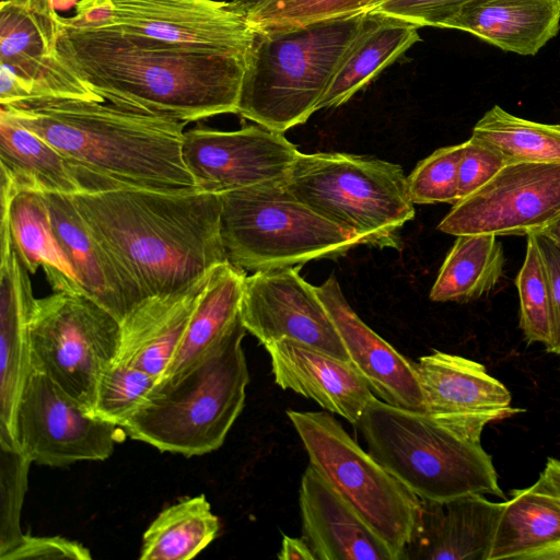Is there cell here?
Wrapping results in <instances>:
<instances>
[{
    "label": "cell",
    "instance_id": "obj_1",
    "mask_svg": "<svg viewBox=\"0 0 560 560\" xmlns=\"http://www.w3.org/2000/svg\"><path fill=\"white\" fill-rule=\"evenodd\" d=\"M57 21V57L104 101L186 122L237 114L245 57Z\"/></svg>",
    "mask_w": 560,
    "mask_h": 560
},
{
    "label": "cell",
    "instance_id": "obj_2",
    "mask_svg": "<svg viewBox=\"0 0 560 560\" xmlns=\"http://www.w3.org/2000/svg\"><path fill=\"white\" fill-rule=\"evenodd\" d=\"M0 110L57 149L82 192L198 191L182 154L186 121L72 97L27 98Z\"/></svg>",
    "mask_w": 560,
    "mask_h": 560
},
{
    "label": "cell",
    "instance_id": "obj_3",
    "mask_svg": "<svg viewBox=\"0 0 560 560\" xmlns=\"http://www.w3.org/2000/svg\"><path fill=\"white\" fill-rule=\"evenodd\" d=\"M71 197L89 232L143 299L180 290L229 262L220 195L118 188Z\"/></svg>",
    "mask_w": 560,
    "mask_h": 560
},
{
    "label": "cell",
    "instance_id": "obj_4",
    "mask_svg": "<svg viewBox=\"0 0 560 560\" xmlns=\"http://www.w3.org/2000/svg\"><path fill=\"white\" fill-rule=\"evenodd\" d=\"M366 12L276 32H255L237 114L282 132L304 124L359 35Z\"/></svg>",
    "mask_w": 560,
    "mask_h": 560
},
{
    "label": "cell",
    "instance_id": "obj_5",
    "mask_svg": "<svg viewBox=\"0 0 560 560\" xmlns=\"http://www.w3.org/2000/svg\"><path fill=\"white\" fill-rule=\"evenodd\" d=\"M243 322L198 364L158 382L120 429L130 439L186 457L222 446L242 412L249 372Z\"/></svg>",
    "mask_w": 560,
    "mask_h": 560
},
{
    "label": "cell",
    "instance_id": "obj_6",
    "mask_svg": "<svg viewBox=\"0 0 560 560\" xmlns=\"http://www.w3.org/2000/svg\"><path fill=\"white\" fill-rule=\"evenodd\" d=\"M368 452L419 499L504 498L492 457L424 412L376 397L355 424Z\"/></svg>",
    "mask_w": 560,
    "mask_h": 560
},
{
    "label": "cell",
    "instance_id": "obj_7",
    "mask_svg": "<svg viewBox=\"0 0 560 560\" xmlns=\"http://www.w3.org/2000/svg\"><path fill=\"white\" fill-rule=\"evenodd\" d=\"M285 185L315 212L370 246L398 248L401 228L415 217L401 166L375 158L299 152Z\"/></svg>",
    "mask_w": 560,
    "mask_h": 560
},
{
    "label": "cell",
    "instance_id": "obj_8",
    "mask_svg": "<svg viewBox=\"0 0 560 560\" xmlns=\"http://www.w3.org/2000/svg\"><path fill=\"white\" fill-rule=\"evenodd\" d=\"M220 233L228 261L243 270L298 267L338 258L361 238L315 212L284 183L220 195Z\"/></svg>",
    "mask_w": 560,
    "mask_h": 560
},
{
    "label": "cell",
    "instance_id": "obj_9",
    "mask_svg": "<svg viewBox=\"0 0 560 560\" xmlns=\"http://www.w3.org/2000/svg\"><path fill=\"white\" fill-rule=\"evenodd\" d=\"M307 453L320 472L401 560L420 499L396 479L327 411L288 410Z\"/></svg>",
    "mask_w": 560,
    "mask_h": 560
},
{
    "label": "cell",
    "instance_id": "obj_10",
    "mask_svg": "<svg viewBox=\"0 0 560 560\" xmlns=\"http://www.w3.org/2000/svg\"><path fill=\"white\" fill-rule=\"evenodd\" d=\"M120 322L83 290L36 299L30 322L32 369L92 416L101 374L117 358Z\"/></svg>",
    "mask_w": 560,
    "mask_h": 560
},
{
    "label": "cell",
    "instance_id": "obj_11",
    "mask_svg": "<svg viewBox=\"0 0 560 560\" xmlns=\"http://www.w3.org/2000/svg\"><path fill=\"white\" fill-rule=\"evenodd\" d=\"M70 26L98 27L183 45L215 55L246 57L255 31L231 1L80 0Z\"/></svg>",
    "mask_w": 560,
    "mask_h": 560
},
{
    "label": "cell",
    "instance_id": "obj_12",
    "mask_svg": "<svg viewBox=\"0 0 560 560\" xmlns=\"http://www.w3.org/2000/svg\"><path fill=\"white\" fill-rule=\"evenodd\" d=\"M559 217L560 162H514L453 205L438 229L456 236H527L542 232Z\"/></svg>",
    "mask_w": 560,
    "mask_h": 560
},
{
    "label": "cell",
    "instance_id": "obj_13",
    "mask_svg": "<svg viewBox=\"0 0 560 560\" xmlns=\"http://www.w3.org/2000/svg\"><path fill=\"white\" fill-rule=\"evenodd\" d=\"M122 430L88 413L43 373L32 369L19 401L15 438L32 463L67 466L108 458Z\"/></svg>",
    "mask_w": 560,
    "mask_h": 560
},
{
    "label": "cell",
    "instance_id": "obj_14",
    "mask_svg": "<svg viewBox=\"0 0 560 560\" xmlns=\"http://www.w3.org/2000/svg\"><path fill=\"white\" fill-rule=\"evenodd\" d=\"M300 151L282 132L260 125L223 131L205 126L184 132L182 154L198 191H228L284 183Z\"/></svg>",
    "mask_w": 560,
    "mask_h": 560
},
{
    "label": "cell",
    "instance_id": "obj_15",
    "mask_svg": "<svg viewBox=\"0 0 560 560\" xmlns=\"http://www.w3.org/2000/svg\"><path fill=\"white\" fill-rule=\"evenodd\" d=\"M300 268H273L246 276L241 304L243 325L262 346L290 339L349 360L316 287L300 276Z\"/></svg>",
    "mask_w": 560,
    "mask_h": 560
},
{
    "label": "cell",
    "instance_id": "obj_16",
    "mask_svg": "<svg viewBox=\"0 0 560 560\" xmlns=\"http://www.w3.org/2000/svg\"><path fill=\"white\" fill-rule=\"evenodd\" d=\"M57 15H40L12 0H1V105L38 97L103 100L57 57Z\"/></svg>",
    "mask_w": 560,
    "mask_h": 560
},
{
    "label": "cell",
    "instance_id": "obj_17",
    "mask_svg": "<svg viewBox=\"0 0 560 560\" xmlns=\"http://www.w3.org/2000/svg\"><path fill=\"white\" fill-rule=\"evenodd\" d=\"M413 366L422 412L463 439L481 443L489 423L525 411L511 405L510 390L479 362L435 350Z\"/></svg>",
    "mask_w": 560,
    "mask_h": 560
},
{
    "label": "cell",
    "instance_id": "obj_18",
    "mask_svg": "<svg viewBox=\"0 0 560 560\" xmlns=\"http://www.w3.org/2000/svg\"><path fill=\"white\" fill-rule=\"evenodd\" d=\"M0 446L19 450L15 416L32 372L30 322L36 298L8 229L0 231Z\"/></svg>",
    "mask_w": 560,
    "mask_h": 560
},
{
    "label": "cell",
    "instance_id": "obj_19",
    "mask_svg": "<svg viewBox=\"0 0 560 560\" xmlns=\"http://www.w3.org/2000/svg\"><path fill=\"white\" fill-rule=\"evenodd\" d=\"M503 506L485 494L420 499L401 560H487Z\"/></svg>",
    "mask_w": 560,
    "mask_h": 560
},
{
    "label": "cell",
    "instance_id": "obj_20",
    "mask_svg": "<svg viewBox=\"0 0 560 560\" xmlns=\"http://www.w3.org/2000/svg\"><path fill=\"white\" fill-rule=\"evenodd\" d=\"M316 291L338 330L349 360L373 394L389 405L422 411V394L413 361L400 354L358 316L335 276L316 287Z\"/></svg>",
    "mask_w": 560,
    "mask_h": 560
},
{
    "label": "cell",
    "instance_id": "obj_21",
    "mask_svg": "<svg viewBox=\"0 0 560 560\" xmlns=\"http://www.w3.org/2000/svg\"><path fill=\"white\" fill-rule=\"evenodd\" d=\"M302 535L317 560H397L386 541L313 466L301 479Z\"/></svg>",
    "mask_w": 560,
    "mask_h": 560
},
{
    "label": "cell",
    "instance_id": "obj_22",
    "mask_svg": "<svg viewBox=\"0 0 560 560\" xmlns=\"http://www.w3.org/2000/svg\"><path fill=\"white\" fill-rule=\"evenodd\" d=\"M275 382L313 399L325 410L355 425L376 397L350 360H342L303 343L281 339L264 346Z\"/></svg>",
    "mask_w": 560,
    "mask_h": 560
},
{
    "label": "cell",
    "instance_id": "obj_23",
    "mask_svg": "<svg viewBox=\"0 0 560 560\" xmlns=\"http://www.w3.org/2000/svg\"><path fill=\"white\" fill-rule=\"evenodd\" d=\"M560 560V459L504 501L487 560Z\"/></svg>",
    "mask_w": 560,
    "mask_h": 560
},
{
    "label": "cell",
    "instance_id": "obj_24",
    "mask_svg": "<svg viewBox=\"0 0 560 560\" xmlns=\"http://www.w3.org/2000/svg\"><path fill=\"white\" fill-rule=\"evenodd\" d=\"M213 269L180 290L138 303L120 320L115 362L140 369L159 381L182 342Z\"/></svg>",
    "mask_w": 560,
    "mask_h": 560
},
{
    "label": "cell",
    "instance_id": "obj_25",
    "mask_svg": "<svg viewBox=\"0 0 560 560\" xmlns=\"http://www.w3.org/2000/svg\"><path fill=\"white\" fill-rule=\"evenodd\" d=\"M440 27L465 31L505 51L534 56L560 30V0H466Z\"/></svg>",
    "mask_w": 560,
    "mask_h": 560
},
{
    "label": "cell",
    "instance_id": "obj_26",
    "mask_svg": "<svg viewBox=\"0 0 560 560\" xmlns=\"http://www.w3.org/2000/svg\"><path fill=\"white\" fill-rule=\"evenodd\" d=\"M57 240L84 291L119 322L143 298L86 229L71 196L44 192Z\"/></svg>",
    "mask_w": 560,
    "mask_h": 560
},
{
    "label": "cell",
    "instance_id": "obj_27",
    "mask_svg": "<svg viewBox=\"0 0 560 560\" xmlns=\"http://www.w3.org/2000/svg\"><path fill=\"white\" fill-rule=\"evenodd\" d=\"M420 27L400 18L369 11L317 110L338 107L348 102L383 69L420 42Z\"/></svg>",
    "mask_w": 560,
    "mask_h": 560
},
{
    "label": "cell",
    "instance_id": "obj_28",
    "mask_svg": "<svg viewBox=\"0 0 560 560\" xmlns=\"http://www.w3.org/2000/svg\"><path fill=\"white\" fill-rule=\"evenodd\" d=\"M1 200L20 190L73 196L82 188L61 153L0 110Z\"/></svg>",
    "mask_w": 560,
    "mask_h": 560
},
{
    "label": "cell",
    "instance_id": "obj_29",
    "mask_svg": "<svg viewBox=\"0 0 560 560\" xmlns=\"http://www.w3.org/2000/svg\"><path fill=\"white\" fill-rule=\"evenodd\" d=\"M245 278V270L230 262L213 269L182 342L158 382L175 378L194 368L242 322Z\"/></svg>",
    "mask_w": 560,
    "mask_h": 560
},
{
    "label": "cell",
    "instance_id": "obj_30",
    "mask_svg": "<svg viewBox=\"0 0 560 560\" xmlns=\"http://www.w3.org/2000/svg\"><path fill=\"white\" fill-rule=\"evenodd\" d=\"M0 228L9 230L13 245L31 275L42 268L52 291H84L54 232L44 192L20 190L2 203Z\"/></svg>",
    "mask_w": 560,
    "mask_h": 560
},
{
    "label": "cell",
    "instance_id": "obj_31",
    "mask_svg": "<svg viewBox=\"0 0 560 560\" xmlns=\"http://www.w3.org/2000/svg\"><path fill=\"white\" fill-rule=\"evenodd\" d=\"M497 235H458L430 291L434 302L465 303L493 290L503 276L505 257Z\"/></svg>",
    "mask_w": 560,
    "mask_h": 560
},
{
    "label": "cell",
    "instance_id": "obj_32",
    "mask_svg": "<svg viewBox=\"0 0 560 560\" xmlns=\"http://www.w3.org/2000/svg\"><path fill=\"white\" fill-rule=\"evenodd\" d=\"M219 518L205 494L164 509L142 537L141 560H189L218 536Z\"/></svg>",
    "mask_w": 560,
    "mask_h": 560
},
{
    "label": "cell",
    "instance_id": "obj_33",
    "mask_svg": "<svg viewBox=\"0 0 560 560\" xmlns=\"http://www.w3.org/2000/svg\"><path fill=\"white\" fill-rule=\"evenodd\" d=\"M471 136L500 151L508 163L560 162V125L527 120L499 105L486 112Z\"/></svg>",
    "mask_w": 560,
    "mask_h": 560
},
{
    "label": "cell",
    "instance_id": "obj_34",
    "mask_svg": "<svg viewBox=\"0 0 560 560\" xmlns=\"http://www.w3.org/2000/svg\"><path fill=\"white\" fill-rule=\"evenodd\" d=\"M520 295V327L529 342L547 347L552 332L551 295L547 272L533 234L527 235L526 256L515 280Z\"/></svg>",
    "mask_w": 560,
    "mask_h": 560
},
{
    "label": "cell",
    "instance_id": "obj_35",
    "mask_svg": "<svg viewBox=\"0 0 560 560\" xmlns=\"http://www.w3.org/2000/svg\"><path fill=\"white\" fill-rule=\"evenodd\" d=\"M380 0H276L246 15L255 32L301 27L373 10Z\"/></svg>",
    "mask_w": 560,
    "mask_h": 560
},
{
    "label": "cell",
    "instance_id": "obj_36",
    "mask_svg": "<svg viewBox=\"0 0 560 560\" xmlns=\"http://www.w3.org/2000/svg\"><path fill=\"white\" fill-rule=\"evenodd\" d=\"M156 382L155 376L140 369L114 361L101 374L92 416L120 428Z\"/></svg>",
    "mask_w": 560,
    "mask_h": 560
},
{
    "label": "cell",
    "instance_id": "obj_37",
    "mask_svg": "<svg viewBox=\"0 0 560 560\" xmlns=\"http://www.w3.org/2000/svg\"><path fill=\"white\" fill-rule=\"evenodd\" d=\"M463 143L435 150L420 161L407 177L408 194L413 205L459 201L458 167Z\"/></svg>",
    "mask_w": 560,
    "mask_h": 560
},
{
    "label": "cell",
    "instance_id": "obj_38",
    "mask_svg": "<svg viewBox=\"0 0 560 560\" xmlns=\"http://www.w3.org/2000/svg\"><path fill=\"white\" fill-rule=\"evenodd\" d=\"M31 464L21 451L0 446V556L24 536L20 518Z\"/></svg>",
    "mask_w": 560,
    "mask_h": 560
},
{
    "label": "cell",
    "instance_id": "obj_39",
    "mask_svg": "<svg viewBox=\"0 0 560 560\" xmlns=\"http://www.w3.org/2000/svg\"><path fill=\"white\" fill-rule=\"evenodd\" d=\"M506 164L503 154L487 142L472 136L463 142L458 167L459 200L485 186Z\"/></svg>",
    "mask_w": 560,
    "mask_h": 560
},
{
    "label": "cell",
    "instance_id": "obj_40",
    "mask_svg": "<svg viewBox=\"0 0 560 560\" xmlns=\"http://www.w3.org/2000/svg\"><path fill=\"white\" fill-rule=\"evenodd\" d=\"M91 558L89 549L80 542L61 536H32L28 534H24L11 550L0 556L1 560H90Z\"/></svg>",
    "mask_w": 560,
    "mask_h": 560
},
{
    "label": "cell",
    "instance_id": "obj_41",
    "mask_svg": "<svg viewBox=\"0 0 560 560\" xmlns=\"http://www.w3.org/2000/svg\"><path fill=\"white\" fill-rule=\"evenodd\" d=\"M466 0H380L374 11L400 18L423 26L441 23Z\"/></svg>",
    "mask_w": 560,
    "mask_h": 560
},
{
    "label": "cell",
    "instance_id": "obj_42",
    "mask_svg": "<svg viewBox=\"0 0 560 560\" xmlns=\"http://www.w3.org/2000/svg\"><path fill=\"white\" fill-rule=\"evenodd\" d=\"M533 236L544 261L551 295L552 332L546 350L560 354V243L541 232L533 233Z\"/></svg>",
    "mask_w": 560,
    "mask_h": 560
},
{
    "label": "cell",
    "instance_id": "obj_43",
    "mask_svg": "<svg viewBox=\"0 0 560 560\" xmlns=\"http://www.w3.org/2000/svg\"><path fill=\"white\" fill-rule=\"evenodd\" d=\"M281 560H317L306 540L288 535L282 536V544L277 556Z\"/></svg>",
    "mask_w": 560,
    "mask_h": 560
},
{
    "label": "cell",
    "instance_id": "obj_44",
    "mask_svg": "<svg viewBox=\"0 0 560 560\" xmlns=\"http://www.w3.org/2000/svg\"><path fill=\"white\" fill-rule=\"evenodd\" d=\"M276 0H231V2L245 15L273 2Z\"/></svg>",
    "mask_w": 560,
    "mask_h": 560
},
{
    "label": "cell",
    "instance_id": "obj_45",
    "mask_svg": "<svg viewBox=\"0 0 560 560\" xmlns=\"http://www.w3.org/2000/svg\"><path fill=\"white\" fill-rule=\"evenodd\" d=\"M20 4H23L37 13L40 14H52L54 11L50 9L48 0H13Z\"/></svg>",
    "mask_w": 560,
    "mask_h": 560
},
{
    "label": "cell",
    "instance_id": "obj_46",
    "mask_svg": "<svg viewBox=\"0 0 560 560\" xmlns=\"http://www.w3.org/2000/svg\"><path fill=\"white\" fill-rule=\"evenodd\" d=\"M79 2L80 0H48L50 9L58 13L75 8Z\"/></svg>",
    "mask_w": 560,
    "mask_h": 560
},
{
    "label": "cell",
    "instance_id": "obj_47",
    "mask_svg": "<svg viewBox=\"0 0 560 560\" xmlns=\"http://www.w3.org/2000/svg\"><path fill=\"white\" fill-rule=\"evenodd\" d=\"M541 233L560 243V217L548 225Z\"/></svg>",
    "mask_w": 560,
    "mask_h": 560
}]
</instances>
